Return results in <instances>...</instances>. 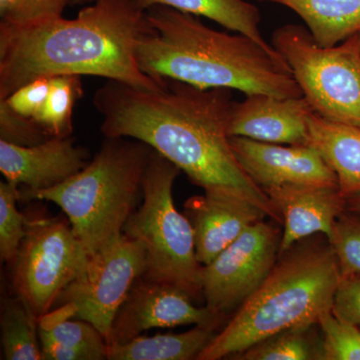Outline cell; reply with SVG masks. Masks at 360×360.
Instances as JSON below:
<instances>
[{
    "label": "cell",
    "instance_id": "1",
    "mask_svg": "<svg viewBox=\"0 0 360 360\" xmlns=\"http://www.w3.org/2000/svg\"><path fill=\"white\" fill-rule=\"evenodd\" d=\"M233 103L231 89H198L169 78L160 90L108 80L94 96L104 136L144 142L203 191H232L281 224L269 196L232 150L229 124Z\"/></svg>",
    "mask_w": 360,
    "mask_h": 360
},
{
    "label": "cell",
    "instance_id": "2",
    "mask_svg": "<svg viewBox=\"0 0 360 360\" xmlns=\"http://www.w3.org/2000/svg\"><path fill=\"white\" fill-rule=\"evenodd\" d=\"M134 0H96L73 20L63 15L0 23V101L39 77L91 75L148 90L167 78L139 68L135 45L148 32Z\"/></svg>",
    "mask_w": 360,
    "mask_h": 360
},
{
    "label": "cell",
    "instance_id": "3",
    "mask_svg": "<svg viewBox=\"0 0 360 360\" xmlns=\"http://www.w3.org/2000/svg\"><path fill=\"white\" fill-rule=\"evenodd\" d=\"M146 20L149 30L137 40L135 56L150 77L245 96H303L285 59L246 35L212 30L198 16L168 6L150 7Z\"/></svg>",
    "mask_w": 360,
    "mask_h": 360
},
{
    "label": "cell",
    "instance_id": "4",
    "mask_svg": "<svg viewBox=\"0 0 360 360\" xmlns=\"http://www.w3.org/2000/svg\"><path fill=\"white\" fill-rule=\"evenodd\" d=\"M340 281L338 260L326 234L297 241L279 255L262 285L196 360L234 359L281 331L319 323L333 309Z\"/></svg>",
    "mask_w": 360,
    "mask_h": 360
},
{
    "label": "cell",
    "instance_id": "5",
    "mask_svg": "<svg viewBox=\"0 0 360 360\" xmlns=\"http://www.w3.org/2000/svg\"><path fill=\"white\" fill-rule=\"evenodd\" d=\"M153 149L127 137H105L98 153L63 184L28 196L46 200L65 212L89 255L122 236L136 210L142 180Z\"/></svg>",
    "mask_w": 360,
    "mask_h": 360
},
{
    "label": "cell",
    "instance_id": "6",
    "mask_svg": "<svg viewBox=\"0 0 360 360\" xmlns=\"http://www.w3.org/2000/svg\"><path fill=\"white\" fill-rule=\"evenodd\" d=\"M180 169L153 150L143 180L142 203L130 215L122 233L143 245V276L186 291L193 300L202 296L201 269L196 258L193 225L176 210L174 184Z\"/></svg>",
    "mask_w": 360,
    "mask_h": 360
},
{
    "label": "cell",
    "instance_id": "7",
    "mask_svg": "<svg viewBox=\"0 0 360 360\" xmlns=\"http://www.w3.org/2000/svg\"><path fill=\"white\" fill-rule=\"evenodd\" d=\"M272 45L290 65L315 113L360 129V51L356 37L321 46L302 25L277 28Z\"/></svg>",
    "mask_w": 360,
    "mask_h": 360
},
{
    "label": "cell",
    "instance_id": "8",
    "mask_svg": "<svg viewBox=\"0 0 360 360\" xmlns=\"http://www.w3.org/2000/svg\"><path fill=\"white\" fill-rule=\"evenodd\" d=\"M25 214V236L8 266L11 288L40 319L84 271L90 255L66 215Z\"/></svg>",
    "mask_w": 360,
    "mask_h": 360
},
{
    "label": "cell",
    "instance_id": "9",
    "mask_svg": "<svg viewBox=\"0 0 360 360\" xmlns=\"http://www.w3.org/2000/svg\"><path fill=\"white\" fill-rule=\"evenodd\" d=\"M146 267L143 245L122 233L90 255L84 271L63 290L53 307L68 305L71 319L89 322L108 341L116 312Z\"/></svg>",
    "mask_w": 360,
    "mask_h": 360
},
{
    "label": "cell",
    "instance_id": "10",
    "mask_svg": "<svg viewBox=\"0 0 360 360\" xmlns=\"http://www.w3.org/2000/svg\"><path fill=\"white\" fill-rule=\"evenodd\" d=\"M277 224L262 219L251 225L212 262L202 265L205 307L222 321L257 290L274 269L283 238Z\"/></svg>",
    "mask_w": 360,
    "mask_h": 360
},
{
    "label": "cell",
    "instance_id": "11",
    "mask_svg": "<svg viewBox=\"0 0 360 360\" xmlns=\"http://www.w3.org/2000/svg\"><path fill=\"white\" fill-rule=\"evenodd\" d=\"M186 291L172 284L139 277L116 312L108 345H122L142 335L151 328L176 326H212L222 321L207 307H198Z\"/></svg>",
    "mask_w": 360,
    "mask_h": 360
},
{
    "label": "cell",
    "instance_id": "12",
    "mask_svg": "<svg viewBox=\"0 0 360 360\" xmlns=\"http://www.w3.org/2000/svg\"><path fill=\"white\" fill-rule=\"evenodd\" d=\"M239 165L262 191L288 186H338V177L311 146L269 143L231 136Z\"/></svg>",
    "mask_w": 360,
    "mask_h": 360
},
{
    "label": "cell",
    "instance_id": "13",
    "mask_svg": "<svg viewBox=\"0 0 360 360\" xmlns=\"http://www.w3.org/2000/svg\"><path fill=\"white\" fill-rule=\"evenodd\" d=\"M89 153L71 136L51 137L32 146L0 141V172L18 187L20 201L63 184L89 165Z\"/></svg>",
    "mask_w": 360,
    "mask_h": 360
},
{
    "label": "cell",
    "instance_id": "14",
    "mask_svg": "<svg viewBox=\"0 0 360 360\" xmlns=\"http://www.w3.org/2000/svg\"><path fill=\"white\" fill-rule=\"evenodd\" d=\"M184 214L193 225L196 258L201 265L212 262L251 225L269 219L259 206L221 188L205 189L202 195L187 200Z\"/></svg>",
    "mask_w": 360,
    "mask_h": 360
},
{
    "label": "cell",
    "instance_id": "15",
    "mask_svg": "<svg viewBox=\"0 0 360 360\" xmlns=\"http://www.w3.org/2000/svg\"><path fill=\"white\" fill-rule=\"evenodd\" d=\"M314 112L304 96H246L245 101H234L232 106L229 136L269 143L309 146V117Z\"/></svg>",
    "mask_w": 360,
    "mask_h": 360
},
{
    "label": "cell",
    "instance_id": "16",
    "mask_svg": "<svg viewBox=\"0 0 360 360\" xmlns=\"http://www.w3.org/2000/svg\"><path fill=\"white\" fill-rule=\"evenodd\" d=\"M283 225L279 255L314 234L330 236L333 224L347 210L338 186H288L264 189Z\"/></svg>",
    "mask_w": 360,
    "mask_h": 360
},
{
    "label": "cell",
    "instance_id": "17",
    "mask_svg": "<svg viewBox=\"0 0 360 360\" xmlns=\"http://www.w3.org/2000/svg\"><path fill=\"white\" fill-rule=\"evenodd\" d=\"M42 360L108 359V345L89 322L71 319L68 305L53 307L39 321Z\"/></svg>",
    "mask_w": 360,
    "mask_h": 360
},
{
    "label": "cell",
    "instance_id": "18",
    "mask_svg": "<svg viewBox=\"0 0 360 360\" xmlns=\"http://www.w3.org/2000/svg\"><path fill=\"white\" fill-rule=\"evenodd\" d=\"M309 146L319 150L338 177V188L347 200L360 195V129L331 122L312 113Z\"/></svg>",
    "mask_w": 360,
    "mask_h": 360
},
{
    "label": "cell",
    "instance_id": "19",
    "mask_svg": "<svg viewBox=\"0 0 360 360\" xmlns=\"http://www.w3.org/2000/svg\"><path fill=\"white\" fill-rule=\"evenodd\" d=\"M288 7L307 25L321 46L333 47L360 34V0H264Z\"/></svg>",
    "mask_w": 360,
    "mask_h": 360
},
{
    "label": "cell",
    "instance_id": "20",
    "mask_svg": "<svg viewBox=\"0 0 360 360\" xmlns=\"http://www.w3.org/2000/svg\"><path fill=\"white\" fill-rule=\"evenodd\" d=\"M212 326H195L182 333L141 335L129 342L108 345V360H191L217 335Z\"/></svg>",
    "mask_w": 360,
    "mask_h": 360
},
{
    "label": "cell",
    "instance_id": "21",
    "mask_svg": "<svg viewBox=\"0 0 360 360\" xmlns=\"http://www.w3.org/2000/svg\"><path fill=\"white\" fill-rule=\"evenodd\" d=\"M137 6L148 11L150 7H172L182 13L203 16L224 26L227 30L246 35L269 51H276L274 45L264 39L259 30V9L245 0H134Z\"/></svg>",
    "mask_w": 360,
    "mask_h": 360
},
{
    "label": "cell",
    "instance_id": "22",
    "mask_svg": "<svg viewBox=\"0 0 360 360\" xmlns=\"http://www.w3.org/2000/svg\"><path fill=\"white\" fill-rule=\"evenodd\" d=\"M39 321L20 296L13 295L2 300L0 328L4 359H42Z\"/></svg>",
    "mask_w": 360,
    "mask_h": 360
},
{
    "label": "cell",
    "instance_id": "23",
    "mask_svg": "<svg viewBox=\"0 0 360 360\" xmlns=\"http://www.w3.org/2000/svg\"><path fill=\"white\" fill-rule=\"evenodd\" d=\"M241 360H323V340L319 323L281 331L236 355Z\"/></svg>",
    "mask_w": 360,
    "mask_h": 360
},
{
    "label": "cell",
    "instance_id": "24",
    "mask_svg": "<svg viewBox=\"0 0 360 360\" xmlns=\"http://www.w3.org/2000/svg\"><path fill=\"white\" fill-rule=\"evenodd\" d=\"M82 96V80L78 75L51 77L49 96L44 108L35 116V122L52 137L70 136L73 108Z\"/></svg>",
    "mask_w": 360,
    "mask_h": 360
},
{
    "label": "cell",
    "instance_id": "25",
    "mask_svg": "<svg viewBox=\"0 0 360 360\" xmlns=\"http://www.w3.org/2000/svg\"><path fill=\"white\" fill-rule=\"evenodd\" d=\"M20 191L8 181L0 182V257L13 264L25 236V214L18 208Z\"/></svg>",
    "mask_w": 360,
    "mask_h": 360
},
{
    "label": "cell",
    "instance_id": "26",
    "mask_svg": "<svg viewBox=\"0 0 360 360\" xmlns=\"http://www.w3.org/2000/svg\"><path fill=\"white\" fill-rule=\"evenodd\" d=\"M340 277L360 276V213H341L328 236Z\"/></svg>",
    "mask_w": 360,
    "mask_h": 360
},
{
    "label": "cell",
    "instance_id": "27",
    "mask_svg": "<svg viewBox=\"0 0 360 360\" xmlns=\"http://www.w3.org/2000/svg\"><path fill=\"white\" fill-rule=\"evenodd\" d=\"M323 340V360H360V328L335 316L333 311L319 321Z\"/></svg>",
    "mask_w": 360,
    "mask_h": 360
},
{
    "label": "cell",
    "instance_id": "28",
    "mask_svg": "<svg viewBox=\"0 0 360 360\" xmlns=\"http://www.w3.org/2000/svg\"><path fill=\"white\" fill-rule=\"evenodd\" d=\"M51 137L33 118L15 112L6 101H0V141L18 146H32Z\"/></svg>",
    "mask_w": 360,
    "mask_h": 360
},
{
    "label": "cell",
    "instance_id": "29",
    "mask_svg": "<svg viewBox=\"0 0 360 360\" xmlns=\"http://www.w3.org/2000/svg\"><path fill=\"white\" fill-rule=\"evenodd\" d=\"M49 89L51 78L39 77L23 85L4 101H6L15 112L34 120L35 116L44 108Z\"/></svg>",
    "mask_w": 360,
    "mask_h": 360
},
{
    "label": "cell",
    "instance_id": "30",
    "mask_svg": "<svg viewBox=\"0 0 360 360\" xmlns=\"http://www.w3.org/2000/svg\"><path fill=\"white\" fill-rule=\"evenodd\" d=\"M331 311L340 321L360 328V276L340 277Z\"/></svg>",
    "mask_w": 360,
    "mask_h": 360
},
{
    "label": "cell",
    "instance_id": "31",
    "mask_svg": "<svg viewBox=\"0 0 360 360\" xmlns=\"http://www.w3.org/2000/svg\"><path fill=\"white\" fill-rule=\"evenodd\" d=\"M70 0H25L22 13L16 22L63 15ZM11 21V20H8Z\"/></svg>",
    "mask_w": 360,
    "mask_h": 360
},
{
    "label": "cell",
    "instance_id": "32",
    "mask_svg": "<svg viewBox=\"0 0 360 360\" xmlns=\"http://www.w3.org/2000/svg\"><path fill=\"white\" fill-rule=\"evenodd\" d=\"M25 0H0L2 20H18L22 13Z\"/></svg>",
    "mask_w": 360,
    "mask_h": 360
},
{
    "label": "cell",
    "instance_id": "33",
    "mask_svg": "<svg viewBox=\"0 0 360 360\" xmlns=\"http://www.w3.org/2000/svg\"><path fill=\"white\" fill-rule=\"evenodd\" d=\"M347 210L360 213V195L347 200Z\"/></svg>",
    "mask_w": 360,
    "mask_h": 360
},
{
    "label": "cell",
    "instance_id": "34",
    "mask_svg": "<svg viewBox=\"0 0 360 360\" xmlns=\"http://www.w3.org/2000/svg\"><path fill=\"white\" fill-rule=\"evenodd\" d=\"M357 39H359V51H360V34L357 35Z\"/></svg>",
    "mask_w": 360,
    "mask_h": 360
}]
</instances>
